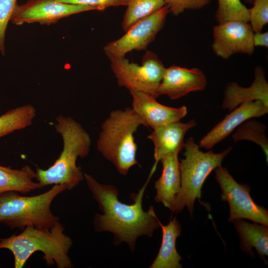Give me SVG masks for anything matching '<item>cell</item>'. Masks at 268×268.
<instances>
[{
    "label": "cell",
    "instance_id": "cell-1",
    "mask_svg": "<svg viewBox=\"0 0 268 268\" xmlns=\"http://www.w3.org/2000/svg\"><path fill=\"white\" fill-rule=\"evenodd\" d=\"M84 176L87 186L102 212L94 216V229L97 232L111 233L114 244L118 245L125 243L134 252L139 237H151L154 232L160 227L161 222L153 206H150L147 211L142 207L144 193L151 176H149L138 193L132 195L134 203L131 204L120 201L119 191L116 187L100 184L89 174L84 173Z\"/></svg>",
    "mask_w": 268,
    "mask_h": 268
},
{
    "label": "cell",
    "instance_id": "cell-2",
    "mask_svg": "<svg viewBox=\"0 0 268 268\" xmlns=\"http://www.w3.org/2000/svg\"><path fill=\"white\" fill-rule=\"evenodd\" d=\"M55 120L54 127L62 137L63 148L58 158L48 169L36 168V180L41 187L63 185L66 190H71L84 179L76 160L89 154L91 138L82 126L72 118L59 115Z\"/></svg>",
    "mask_w": 268,
    "mask_h": 268
},
{
    "label": "cell",
    "instance_id": "cell-3",
    "mask_svg": "<svg viewBox=\"0 0 268 268\" xmlns=\"http://www.w3.org/2000/svg\"><path fill=\"white\" fill-rule=\"evenodd\" d=\"M64 231L59 221L47 229L26 227L18 235L0 239V249L12 252L15 268H22L31 255L38 251L43 253L48 266L56 264L58 268H70L72 265L68 254L72 241Z\"/></svg>",
    "mask_w": 268,
    "mask_h": 268
},
{
    "label": "cell",
    "instance_id": "cell-4",
    "mask_svg": "<svg viewBox=\"0 0 268 268\" xmlns=\"http://www.w3.org/2000/svg\"><path fill=\"white\" fill-rule=\"evenodd\" d=\"M141 125L146 127L142 118L130 107L112 111L101 125L97 149L121 175H126L139 164L134 134Z\"/></svg>",
    "mask_w": 268,
    "mask_h": 268
},
{
    "label": "cell",
    "instance_id": "cell-5",
    "mask_svg": "<svg viewBox=\"0 0 268 268\" xmlns=\"http://www.w3.org/2000/svg\"><path fill=\"white\" fill-rule=\"evenodd\" d=\"M66 190L63 185H55L48 191L34 196H20L15 192L0 194V223L11 228H51L59 221L52 212L51 205Z\"/></svg>",
    "mask_w": 268,
    "mask_h": 268
},
{
    "label": "cell",
    "instance_id": "cell-6",
    "mask_svg": "<svg viewBox=\"0 0 268 268\" xmlns=\"http://www.w3.org/2000/svg\"><path fill=\"white\" fill-rule=\"evenodd\" d=\"M184 158L180 162L181 188L175 201L174 212L179 213L187 206L191 216L197 199L201 198V188L205 179L230 152V146L219 153L210 150L202 152L192 136L184 142Z\"/></svg>",
    "mask_w": 268,
    "mask_h": 268
},
{
    "label": "cell",
    "instance_id": "cell-7",
    "mask_svg": "<svg viewBox=\"0 0 268 268\" xmlns=\"http://www.w3.org/2000/svg\"><path fill=\"white\" fill-rule=\"evenodd\" d=\"M111 68L120 86L130 92L138 91L148 93L156 99L157 90L162 80L165 67L157 56L147 51L141 65L130 63L125 57H108Z\"/></svg>",
    "mask_w": 268,
    "mask_h": 268
},
{
    "label": "cell",
    "instance_id": "cell-8",
    "mask_svg": "<svg viewBox=\"0 0 268 268\" xmlns=\"http://www.w3.org/2000/svg\"><path fill=\"white\" fill-rule=\"evenodd\" d=\"M214 170L215 178L222 191L221 200L229 205L228 221L248 219L268 226V211L253 201L250 194V187L237 182L225 167L220 166Z\"/></svg>",
    "mask_w": 268,
    "mask_h": 268
},
{
    "label": "cell",
    "instance_id": "cell-9",
    "mask_svg": "<svg viewBox=\"0 0 268 268\" xmlns=\"http://www.w3.org/2000/svg\"><path fill=\"white\" fill-rule=\"evenodd\" d=\"M169 12L166 5L152 14L134 24L120 38L108 43L103 48L108 57H125L133 50H143L162 29Z\"/></svg>",
    "mask_w": 268,
    "mask_h": 268
},
{
    "label": "cell",
    "instance_id": "cell-10",
    "mask_svg": "<svg viewBox=\"0 0 268 268\" xmlns=\"http://www.w3.org/2000/svg\"><path fill=\"white\" fill-rule=\"evenodd\" d=\"M94 10H99L95 6L55 0H28L22 4H17L10 21L16 25L34 23L50 25L71 15Z\"/></svg>",
    "mask_w": 268,
    "mask_h": 268
},
{
    "label": "cell",
    "instance_id": "cell-11",
    "mask_svg": "<svg viewBox=\"0 0 268 268\" xmlns=\"http://www.w3.org/2000/svg\"><path fill=\"white\" fill-rule=\"evenodd\" d=\"M253 34L249 22L232 20L218 23L213 28L212 50L223 59L237 53L250 56L255 50Z\"/></svg>",
    "mask_w": 268,
    "mask_h": 268
},
{
    "label": "cell",
    "instance_id": "cell-12",
    "mask_svg": "<svg viewBox=\"0 0 268 268\" xmlns=\"http://www.w3.org/2000/svg\"><path fill=\"white\" fill-rule=\"evenodd\" d=\"M206 85V77L200 69L173 66L165 68L157 94L177 99L190 92L202 91Z\"/></svg>",
    "mask_w": 268,
    "mask_h": 268
},
{
    "label": "cell",
    "instance_id": "cell-13",
    "mask_svg": "<svg viewBox=\"0 0 268 268\" xmlns=\"http://www.w3.org/2000/svg\"><path fill=\"white\" fill-rule=\"evenodd\" d=\"M268 113V106L260 100L242 103L231 111L200 141L199 146L211 149L234 131L246 120L263 116Z\"/></svg>",
    "mask_w": 268,
    "mask_h": 268
},
{
    "label": "cell",
    "instance_id": "cell-14",
    "mask_svg": "<svg viewBox=\"0 0 268 268\" xmlns=\"http://www.w3.org/2000/svg\"><path fill=\"white\" fill-rule=\"evenodd\" d=\"M132 96V108L143 120L146 127L153 130L180 121L187 114V108H173L162 105L151 95L138 91L130 92Z\"/></svg>",
    "mask_w": 268,
    "mask_h": 268
},
{
    "label": "cell",
    "instance_id": "cell-15",
    "mask_svg": "<svg viewBox=\"0 0 268 268\" xmlns=\"http://www.w3.org/2000/svg\"><path fill=\"white\" fill-rule=\"evenodd\" d=\"M196 125V120L193 119L186 123L180 121L153 129L147 136L154 145L155 162L150 173L153 175L158 162L163 156L180 152L184 148L186 134Z\"/></svg>",
    "mask_w": 268,
    "mask_h": 268
},
{
    "label": "cell",
    "instance_id": "cell-16",
    "mask_svg": "<svg viewBox=\"0 0 268 268\" xmlns=\"http://www.w3.org/2000/svg\"><path fill=\"white\" fill-rule=\"evenodd\" d=\"M255 100L261 101L268 106V83L264 69L260 66L255 67L254 80L249 87H242L236 82L227 84L222 107L231 111L243 102Z\"/></svg>",
    "mask_w": 268,
    "mask_h": 268
},
{
    "label": "cell",
    "instance_id": "cell-17",
    "mask_svg": "<svg viewBox=\"0 0 268 268\" xmlns=\"http://www.w3.org/2000/svg\"><path fill=\"white\" fill-rule=\"evenodd\" d=\"M179 153L177 152L171 153L160 159L162 166V173L154 185L156 191L154 197L155 202L162 203L173 212L175 199L181 188Z\"/></svg>",
    "mask_w": 268,
    "mask_h": 268
},
{
    "label": "cell",
    "instance_id": "cell-18",
    "mask_svg": "<svg viewBox=\"0 0 268 268\" xmlns=\"http://www.w3.org/2000/svg\"><path fill=\"white\" fill-rule=\"evenodd\" d=\"M162 237L161 244L157 255L150 268H182L180 263L182 257L177 251L176 242L181 235L182 229L176 217L170 219L166 225L160 223Z\"/></svg>",
    "mask_w": 268,
    "mask_h": 268
},
{
    "label": "cell",
    "instance_id": "cell-19",
    "mask_svg": "<svg viewBox=\"0 0 268 268\" xmlns=\"http://www.w3.org/2000/svg\"><path fill=\"white\" fill-rule=\"evenodd\" d=\"M240 239V248L253 258L252 248L256 250L260 258L267 264L265 259L268 255V228L263 224L249 223L243 219L232 221Z\"/></svg>",
    "mask_w": 268,
    "mask_h": 268
},
{
    "label": "cell",
    "instance_id": "cell-20",
    "mask_svg": "<svg viewBox=\"0 0 268 268\" xmlns=\"http://www.w3.org/2000/svg\"><path fill=\"white\" fill-rule=\"evenodd\" d=\"M36 173L30 166L25 165L20 169L0 165V195L7 192L26 194L41 188L36 179Z\"/></svg>",
    "mask_w": 268,
    "mask_h": 268
},
{
    "label": "cell",
    "instance_id": "cell-21",
    "mask_svg": "<svg viewBox=\"0 0 268 268\" xmlns=\"http://www.w3.org/2000/svg\"><path fill=\"white\" fill-rule=\"evenodd\" d=\"M36 110L30 104L7 111L0 116V139L10 133L30 126L36 117Z\"/></svg>",
    "mask_w": 268,
    "mask_h": 268
},
{
    "label": "cell",
    "instance_id": "cell-22",
    "mask_svg": "<svg viewBox=\"0 0 268 268\" xmlns=\"http://www.w3.org/2000/svg\"><path fill=\"white\" fill-rule=\"evenodd\" d=\"M266 125L254 118L248 119L241 124L232 135L234 142L246 140L259 145L265 153L268 162V138Z\"/></svg>",
    "mask_w": 268,
    "mask_h": 268
},
{
    "label": "cell",
    "instance_id": "cell-23",
    "mask_svg": "<svg viewBox=\"0 0 268 268\" xmlns=\"http://www.w3.org/2000/svg\"><path fill=\"white\" fill-rule=\"evenodd\" d=\"M165 5L164 0H130L122 22L123 29L127 31Z\"/></svg>",
    "mask_w": 268,
    "mask_h": 268
},
{
    "label": "cell",
    "instance_id": "cell-24",
    "mask_svg": "<svg viewBox=\"0 0 268 268\" xmlns=\"http://www.w3.org/2000/svg\"><path fill=\"white\" fill-rule=\"evenodd\" d=\"M215 18L218 23L240 20L249 22V8L240 0H217Z\"/></svg>",
    "mask_w": 268,
    "mask_h": 268
},
{
    "label": "cell",
    "instance_id": "cell-25",
    "mask_svg": "<svg viewBox=\"0 0 268 268\" xmlns=\"http://www.w3.org/2000/svg\"><path fill=\"white\" fill-rule=\"evenodd\" d=\"M249 11V20L254 33L262 32L268 23V0H254Z\"/></svg>",
    "mask_w": 268,
    "mask_h": 268
},
{
    "label": "cell",
    "instance_id": "cell-26",
    "mask_svg": "<svg viewBox=\"0 0 268 268\" xmlns=\"http://www.w3.org/2000/svg\"><path fill=\"white\" fill-rule=\"evenodd\" d=\"M17 4V0H0V52L3 56L6 28Z\"/></svg>",
    "mask_w": 268,
    "mask_h": 268
},
{
    "label": "cell",
    "instance_id": "cell-27",
    "mask_svg": "<svg viewBox=\"0 0 268 268\" xmlns=\"http://www.w3.org/2000/svg\"><path fill=\"white\" fill-rule=\"evenodd\" d=\"M169 12L178 15L186 10L200 9L209 4L211 0H164Z\"/></svg>",
    "mask_w": 268,
    "mask_h": 268
},
{
    "label": "cell",
    "instance_id": "cell-28",
    "mask_svg": "<svg viewBox=\"0 0 268 268\" xmlns=\"http://www.w3.org/2000/svg\"><path fill=\"white\" fill-rule=\"evenodd\" d=\"M60 2L84 4L97 7L99 10H103L110 6H127L130 0H55Z\"/></svg>",
    "mask_w": 268,
    "mask_h": 268
},
{
    "label": "cell",
    "instance_id": "cell-29",
    "mask_svg": "<svg viewBox=\"0 0 268 268\" xmlns=\"http://www.w3.org/2000/svg\"><path fill=\"white\" fill-rule=\"evenodd\" d=\"M253 42L255 47H268V32L254 33Z\"/></svg>",
    "mask_w": 268,
    "mask_h": 268
},
{
    "label": "cell",
    "instance_id": "cell-30",
    "mask_svg": "<svg viewBox=\"0 0 268 268\" xmlns=\"http://www.w3.org/2000/svg\"><path fill=\"white\" fill-rule=\"evenodd\" d=\"M244 0L248 3H251V4H252L254 1V0Z\"/></svg>",
    "mask_w": 268,
    "mask_h": 268
}]
</instances>
